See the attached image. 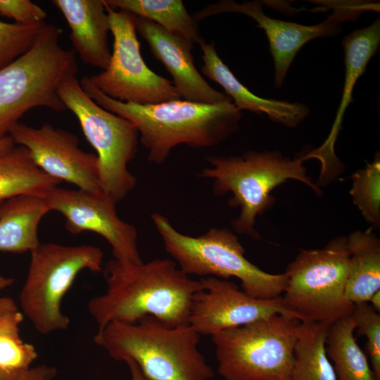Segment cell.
Instances as JSON below:
<instances>
[{"label": "cell", "mask_w": 380, "mask_h": 380, "mask_svg": "<svg viewBox=\"0 0 380 380\" xmlns=\"http://www.w3.org/2000/svg\"><path fill=\"white\" fill-rule=\"evenodd\" d=\"M104 277L106 292L87 304L98 329L148 315L170 327L189 324L193 298L202 288L200 280L190 278L171 259L135 264L113 258Z\"/></svg>", "instance_id": "obj_1"}, {"label": "cell", "mask_w": 380, "mask_h": 380, "mask_svg": "<svg viewBox=\"0 0 380 380\" xmlns=\"http://www.w3.org/2000/svg\"><path fill=\"white\" fill-rule=\"evenodd\" d=\"M80 82L98 105L134 124L148 160L156 164L163 163L180 144L206 148L224 141L238 130L242 117L232 101L205 104L178 99L141 106L107 96L88 76Z\"/></svg>", "instance_id": "obj_2"}, {"label": "cell", "mask_w": 380, "mask_h": 380, "mask_svg": "<svg viewBox=\"0 0 380 380\" xmlns=\"http://www.w3.org/2000/svg\"><path fill=\"white\" fill-rule=\"evenodd\" d=\"M200 339L189 324L170 327L150 315L110 322L94 336L111 357L134 361L151 380H211L215 372L198 350Z\"/></svg>", "instance_id": "obj_3"}, {"label": "cell", "mask_w": 380, "mask_h": 380, "mask_svg": "<svg viewBox=\"0 0 380 380\" xmlns=\"http://www.w3.org/2000/svg\"><path fill=\"white\" fill-rule=\"evenodd\" d=\"M305 154L293 159L280 152L249 150L241 156H208L210 167L198 176L213 179V192L217 196L232 193L231 207H239V216L232 221L238 234L257 240L260 236L255 229V218L275 203L271 191L288 179L303 182L317 195L322 192L307 175L303 165Z\"/></svg>", "instance_id": "obj_4"}, {"label": "cell", "mask_w": 380, "mask_h": 380, "mask_svg": "<svg viewBox=\"0 0 380 380\" xmlns=\"http://www.w3.org/2000/svg\"><path fill=\"white\" fill-rule=\"evenodd\" d=\"M62 33L56 25L45 23L30 49L0 70V139L32 108L66 110L58 87L77 76V63L75 51L61 46Z\"/></svg>", "instance_id": "obj_5"}, {"label": "cell", "mask_w": 380, "mask_h": 380, "mask_svg": "<svg viewBox=\"0 0 380 380\" xmlns=\"http://www.w3.org/2000/svg\"><path fill=\"white\" fill-rule=\"evenodd\" d=\"M151 217L166 251L189 276L225 279L236 277L244 292L260 299L281 296L285 291L286 274L265 272L251 262L244 255L243 246L231 230L212 228L194 237L178 232L162 214L154 213Z\"/></svg>", "instance_id": "obj_6"}, {"label": "cell", "mask_w": 380, "mask_h": 380, "mask_svg": "<svg viewBox=\"0 0 380 380\" xmlns=\"http://www.w3.org/2000/svg\"><path fill=\"white\" fill-rule=\"evenodd\" d=\"M300 321L273 315L211 336L224 380H289Z\"/></svg>", "instance_id": "obj_7"}, {"label": "cell", "mask_w": 380, "mask_h": 380, "mask_svg": "<svg viewBox=\"0 0 380 380\" xmlns=\"http://www.w3.org/2000/svg\"><path fill=\"white\" fill-rule=\"evenodd\" d=\"M30 262L19 300L21 310L35 330L48 335L67 329L69 317L61 304L82 270H101L103 253L88 244L40 243L30 252Z\"/></svg>", "instance_id": "obj_8"}, {"label": "cell", "mask_w": 380, "mask_h": 380, "mask_svg": "<svg viewBox=\"0 0 380 380\" xmlns=\"http://www.w3.org/2000/svg\"><path fill=\"white\" fill-rule=\"evenodd\" d=\"M348 270L345 236L331 240L323 248L300 251L284 272L285 305L300 322L330 325L351 315L355 305L345 296Z\"/></svg>", "instance_id": "obj_9"}, {"label": "cell", "mask_w": 380, "mask_h": 380, "mask_svg": "<svg viewBox=\"0 0 380 380\" xmlns=\"http://www.w3.org/2000/svg\"><path fill=\"white\" fill-rule=\"evenodd\" d=\"M58 94L97 153L102 191L116 203L122 201L137 184L128 164L137 152V129L129 120L98 105L82 88L77 76L63 80Z\"/></svg>", "instance_id": "obj_10"}, {"label": "cell", "mask_w": 380, "mask_h": 380, "mask_svg": "<svg viewBox=\"0 0 380 380\" xmlns=\"http://www.w3.org/2000/svg\"><path fill=\"white\" fill-rule=\"evenodd\" d=\"M106 9L113 36V52L107 68L88 77L90 82L107 96L122 102L145 106L181 99L172 82L155 73L144 61L137 34V16L106 4Z\"/></svg>", "instance_id": "obj_11"}, {"label": "cell", "mask_w": 380, "mask_h": 380, "mask_svg": "<svg viewBox=\"0 0 380 380\" xmlns=\"http://www.w3.org/2000/svg\"><path fill=\"white\" fill-rule=\"evenodd\" d=\"M333 12L323 22L314 25H303L296 23L272 18L264 13L262 4L259 1L238 3L232 0H222L210 4L193 15L198 22L217 14L236 13L246 15L262 29L269 42L270 51L274 67V85L280 88L288 70L298 51L307 42L316 38L333 37L341 32V23L355 20L365 11L374 8L379 4L361 1H331Z\"/></svg>", "instance_id": "obj_12"}, {"label": "cell", "mask_w": 380, "mask_h": 380, "mask_svg": "<svg viewBox=\"0 0 380 380\" xmlns=\"http://www.w3.org/2000/svg\"><path fill=\"white\" fill-rule=\"evenodd\" d=\"M42 197L50 211L63 215L65 227L72 234L93 232L108 242L114 259L135 264L143 262L138 250L136 227L119 217L116 203L103 191L56 186Z\"/></svg>", "instance_id": "obj_13"}, {"label": "cell", "mask_w": 380, "mask_h": 380, "mask_svg": "<svg viewBox=\"0 0 380 380\" xmlns=\"http://www.w3.org/2000/svg\"><path fill=\"white\" fill-rule=\"evenodd\" d=\"M8 135L25 147L37 166L49 176L81 190L102 191L98 157L82 151L74 134L48 122L37 128L18 122Z\"/></svg>", "instance_id": "obj_14"}, {"label": "cell", "mask_w": 380, "mask_h": 380, "mask_svg": "<svg viewBox=\"0 0 380 380\" xmlns=\"http://www.w3.org/2000/svg\"><path fill=\"white\" fill-rule=\"evenodd\" d=\"M199 280L202 288L193 298L189 324L201 336H211L277 314L298 319L285 305L281 296L256 298L225 279L205 277Z\"/></svg>", "instance_id": "obj_15"}, {"label": "cell", "mask_w": 380, "mask_h": 380, "mask_svg": "<svg viewBox=\"0 0 380 380\" xmlns=\"http://www.w3.org/2000/svg\"><path fill=\"white\" fill-rule=\"evenodd\" d=\"M136 28L147 42L153 56L172 76V83L181 99L205 104L232 101L226 94L213 89L196 69L191 52L193 43L138 16Z\"/></svg>", "instance_id": "obj_16"}, {"label": "cell", "mask_w": 380, "mask_h": 380, "mask_svg": "<svg viewBox=\"0 0 380 380\" xmlns=\"http://www.w3.org/2000/svg\"><path fill=\"white\" fill-rule=\"evenodd\" d=\"M380 44V20L377 18L369 26L356 30L342 40L345 55V82L343 95L330 134L319 148L310 151L307 158H317L322 163L320 176L325 172H336L340 161L334 152V144L341 127L344 113L352 102V94L358 78L364 73L369 60Z\"/></svg>", "instance_id": "obj_17"}, {"label": "cell", "mask_w": 380, "mask_h": 380, "mask_svg": "<svg viewBox=\"0 0 380 380\" xmlns=\"http://www.w3.org/2000/svg\"><path fill=\"white\" fill-rule=\"evenodd\" d=\"M203 64V75L220 85L239 110L266 115L274 122L287 127L298 126L309 115L310 109L300 103L259 97L241 83L217 53L213 41L200 44Z\"/></svg>", "instance_id": "obj_18"}, {"label": "cell", "mask_w": 380, "mask_h": 380, "mask_svg": "<svg viewBox=\"0 0 380 380\" xmlns=\"http://www.w3.org/2000/svg\"><path fill=\"white\" fill-rule=\"evenodd\" d=\"M70 30V39L80 60L106 70L111 57L108 34L110 31L103 0H53Z\"/></svg>", "instance_id": "obj_19"}, {"label": "cell", "mask_w": 380, "mask_h": 380, "mask_svg": "<svg viewBox=\"0 0 380 380\" xmlns=\"http://www.w3.org/2000/svg\"><path fill=\"white\" fill-rule=\"evenodd\" d=\"M50 212L44 199L21 195L0 204V251L31 252L39 244L38 227Z\"/></svg>", "instance_id": "obj_20"}, {"label": "cell", "mask_w": 380, "mask_h": 380, "mask_svg": "<svg viewBox=\"0 0 380 380\" xmlns=\"http://www.w3.org/2000/svg\"><path fill=\"white\" fill-rule=\"evenodd\" d=\"M348 270L345 296L353 304L368 303L380 290V239L373 228L346 236Z\"/></svg>", "instance_id": "obj_21"}, {"label": "cell", "mask_w": 380, "mask_h": 380, "mask_svg": "<svg viewBox=\"0 0 380 380\" xmlns=\"http://www.w3.org/2000/svg\"><path fill=\"white\" fill-rule=\"evenodd\" d=\"M61 183L39 168L23 146L0 155V202L21 195L42 197Z\"/></svg>", "instance_id": "obj_22"}, {"label": "cell", "mask_w": 380, "mask_h": 380, "mask_svg": "<svg viewBox=\"0 0 380 380\" xmlns=\"http://www.w3.org/2000/svg\"><path fill=\"white\" fill-rule=\"evenodd\" d=\"M329 326L300 322L289 380H337L326 350Z\"/></svg>", "instance_id": "obj_23"}, {"label": "cell", "mask_w": 380, "mask_h": 380, "mask_svg": "<svg viewBox=\"0 0 380 380\" xmlns=\"http://www.w3.org/2000/svg\"><path fill=\"white\" fill-rule=\"evenodd\" d=\"M355 324L351 315L329 326L327 355L337 380H375L366 354L355 338Z\"/></svg>", "instance_id": "obj_24"}, {"label": "cell", "mask_w": 380, "mask_h": 380, "mask_svg": "<svg viewBox=\"0 0 380 380\" xmlns=\"http://www.w3.org/2000/svg\"><path fill=\"white\" fill-rule=\"evenodd\" d=\"M109 7L149 20L169 32L199 44L202 37L197 21L182 0H104Z\"/></svg>", "instance_id": "obj_25"}, {"label": "cell", "mask_w": 380, "mask_h": 380, "mask_svg": "<svg viewBox=\"0 0 380 380\" xmlns=\"http://www.w3.org/2000/svg\"><path fill=\"white\" fill-rule=\"evenodd\" d=\"M23 319L19 310L0 317V372L13 376L29 369L37 357L35 347L20 335Z\"/></svg>", "instance_id": "obj_26"}, {"label": "cell", "mask_w": 380, "mask_h": 380, "mask_svg": "<svg viewBox=\"0 0 380 380\" xmlns=\"http://www.w3.org/2000/svg\"><path fill=\"white\" fill-rule=\"evenodd\" d=\"M350 194L354 204L372 228L380 225V156L351 175Z\"/></svg>", "instance_id": "obj_27"}, {"label": "cell", "mask_w": 380, "mask_h": 380, "mask_svg": "<svg viewBox=\"0 0 380 380\" xmlns=\"http://www.w3.org/2000/svg\"><path fill=\"white\" fill-rule=\"evenodd\" d=\"M44 23L23 25L0 20V70L30 49Z\"/></svg>", "instance_id": "obj_28"}, {"label": "cell", "mask_w": 380, "mask_h": 380, "mask_svg": "<svg viewBox=\"0 0 380 380\" xmlns=\"http://www.w3.org/2000/svg\"><path fill=\"white\" fill-rule=\"evenodd\" d=\"M351 316L359 334L365 336V345L375 380H380V315L368 303L355 304Z\"/></svg>", "instance_id": "obj_29"}, {"label": "cell", "mask_w": 380, "mask_h": 380, "mask_svg": "<svg viewBox=\"0 0 380 380\" xmlns=\"http://www.w3.org/2000/svg\"><path fill=\"white\" fill-rule=\"evenodd\" d=\"M0 14L23 25L44 23L47 16L42 7L28 0H0Z\"/></svg>", "instance_id": "obj_30"}, {"label": "cell", "mask_w": 380, "mask_h": 380, "mask_svg": "<svg viewBox=\"0 0 380 380\" xmlns=\"http://www.w3.org/2000/svg\"><path fill=\"white\" fill-rule=\"evenodd\" d=\"M56 374L57 370L54 367L39 365L24 372L16 380H54Z\"/></svg>", "instance_id": "obj_31"}, {"label": "cell", "mask_w": 380, "mask_h": 380, "mask_svg": "<svg viewBox=\"0 0 380 380\" xmlns=\"http://www.w3.org/2000/svg\"><path fill=\"white\" fill-rule=\"evenodd\" d=\"M18 310L16 303L11 298H0V317Z\"/></svg>", "instance_id": "obj_32"}, {"label": "cell", "mask_w": 380, "mask_h": 380, "mask_svg": "<svg viewBox=\"0 0 380 380\" xmlns=\"http://www.w3.org/2000/svg\"><path fill=\"white\" fill-rule=\"evenodd\" d=\"M125 362L129 369L131 380H151L144 374L134 361L127 360L125 361Z\"/></svg>", "instance_id": "obj_33"}, {"label": "cell", "mask_w": 380, "mask_h": 380, "mask_svg": "<svg viewBox=\"0 0 380 380\" xmlns=\"http://www.w3.org/2000/svg\"><path fill=\"white\" fill-rule=\"evenodd\" d=\"M15 142L9 135L0 139V155L12 150L15 146Z\"/></svg>", "instance_id": "obj_34"}, {"label": "cell", "mask_w": 380, "mask_h": 380, "mask_svg": "<svg viewBox=\"0 0 380 380\" xmlns=\"http://www.w3.org/2000/svg\"><path fill=\"white\" fill-rule=\"evenodd\" d=\"M368 303L378 312L380 311V290L376 291L370 298Z\"/></svg>", "instance_id": "obj_35"}, {"label": "cell", "mask_w": 380, "mask_h": 380, "mask_svg": "<svg viewBox=\"0 0 380 380\" xmlns=\"http://www.w3.org/2000/svg\"><path fill=\"white\" fill-rule=\"evenodd\" d=\"M13 282L14 279L13 278L0 275V291L11 286Z\"/></svg>", "instance_id": "obj_36"}, {"label": "cell", "mask_w": 380, "mask_h": 380, "mask_svg": "<svg viewBox=\"0 0 380 380\" xmlns=\"http://www.w3.org/2000/svg\"><path fill=\"white\" fill-rule=\"evenodd\" d=\"M20 376V375H19ZM10 376L6 374L2 373L0 372V380H16V379L19 376Z\"/></svg>", "instance_id": "obj_37"}, {"label": "cell", "mask_w": 380, "mask_h": 380, "mask_svg": "<svg viewBox=\"0 0 380 380\" xmlns=\"http://www.w3.org/2000/svg\"><path fill=\"white\" fill-rule=\"evenodd\" d=\"M2 202H0V204Z\"/></svg>", "instance_id": "obj_38"}]
</instances>
